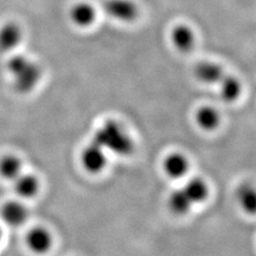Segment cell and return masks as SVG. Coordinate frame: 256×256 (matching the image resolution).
<instances>
[{
	"mask_svg": "<svg viewBox=\"0 0 256 256\" xmlns=\"http://www.w3.org/2000/svg\"><path fill=\"white\" fill-rule=\"evenodd\" d=\"M237 196H238L240 205L242 207V210L249 214H253L255 212V205H256V196H255V191L253 187L249 185L242 186L238 190Z\"/></svg>",
	"mask_w": 256,
	"mask_h": 256,
	"instance_id": "cell-18",
	"label": "cell"
},
{
	"mask_svg": "<svg viewBox=\"0 0 256 256\" xmlns=\"http://www.w3.org/2000/svg\"><path fill=\"white\" fill-rule=\"evenodd\" d=\"M102 9L110 18L123 24L134 22L140 15V8L134 0H106Z\"/></svg>",
	"mask_w": 256,
	"mask_h": 256,
	"instance_id": "cell-3",
	"label": "cell"
},
{
	"mask_svg": "<svg viewBox=\"0 0 256 256\" xmlns=\"http://www.w3.org/2000/svg\"><path fill=\"white\" fill-rule=\"evenodd\" d=\"M196 122L203 130L212 132L219 127L221 123V116L216 108L212 106H202L196 111Z\"/></svg>",
	"mask_w": 256,
	"mask_h": 256,
	"instance_id": "cell-16",
	"label": "cell"
},
{
	"mask_svg": "<svg viewBox=\"0 0 256 256\" xmlns=\"http://www.w3.org/2000/svg\"><path fill=\"white\" fill-rule=\"evenodd\" d=\"M164 171L172 180H178L189 172V160L182 153H171L164 160Z\"/></svg>",
	"mask_w": 256,
	"mask_h": 256,
	"instance_id": "cell-12",
	"label": "cell"
},
{
	"mask_svg": "<svg viewBox=\"0 0 256 256\" xmlns=\"http://www.w3.org/2000/svg\"><path fill=\"white\" fill-rule=\"evenodd\" d=\"M171 43L178 52H190L196 43V34L194 30L187 24H178L170 34Z\"/></svg>",
	"mask_w": 256,
	"mask_h": 256,
	"instance_id": "cell-6",
	"label": "cell"
},
{
	"mask_svg": "<svg viewBox=\"0 0 256 256\" xmlns=\"http://www.w3.org/2000/svg\"><path fill=\"white\" fill-rule=\"evenodd\" d=\"M70 22L78 28H90L98 20V10L88 2H79L72 6L68 12Z\"/></svg>",
	"mask_w": 256,
	"mask_h": 256,
	"instance_id": "cell-8",
	"label": "cell"
},
{
	"mask_svg": "<svg viewBox=\"0 0 256 256\" xmlns=\"http://www.w3.org/2000/svg\"><path fill=\"white\" fill-rule=\"evenodd\" d=\"M192 205H198L205 202L210 196V186L205 180L201 178H194L189 180L182 187Z\"/></svg>",
	"mask_w": 256,
	"mask_h": 256,
	"instance_id": "cell-13",
	"label": "cell"
},
{
	"mask_svg": "<svg viewBox=\"0 0 256 256\" xmlns=\"http://www.w3.org/2000/svg\"><path fill=\"white\" fill-rule=\"evenodd\" d=\"M13 190L20 200H30L38 196L41 189V182L34 174L22 173L13 182Z\"/></svg>",
	"mask_w": 256,
	"mask_h": 256,
	"instance_id": "cell-11",
	"label": "cell"
},
{
	"mask_svg": "<svg viewBox=\"0 0 256 256\" xmlns=\"http://www.w3.org/2000/svg\"><path fill=\"white\" fill-rule=\"evenodd\" d=\"M24 38V30L20 24L10 20L0 26V52H11L18 48Z\"/></svg>",
	"mask_w": 256,
	"mask_h": 256,
	"instance_id": "cell-7",
	"label": "cell"
},
{
	"mask_svg": "<svg viewBox=\"0 0 256 256\" xmlns=\"http://www.w3.org/2000/svg\"><path fill=\"white\" fill-rule=\"evenodd\" d=\"M218 86L221 98L226 102H236L242 93V82L233 75H224Z\"/></svg>",
	"mask_w": 256,
	"mask_h": 256,
	"instance_id": "cell-15",
	"label": "cell"
},
{
	"mask_svg": "<svg viewBox=\"0 0 256 256\" xmlns=\"http://www.w3.org/2000/svg\"><path fill=\"white\" fill-rule=\"evenodd\" d=\"M168 206H169L170 210L173 214L178 216L187 214L192 210V207H194V205H192L190 200L182 188L174 190L170 194Z\"/></svg>",
	"mask_w": 256,
	"mask_h": 256,
	"instance_id": "cell-17",
	"label": "cell"
},
{
	"mask_svg": "<svg viewBox=\"0 0 256 256\" xmlns=\"http://www.w3.org/2000/svg\"><path fill=\"white\" fill-rule=\"evenodd\" d=\"M13 88L20 94L34 91L42 79V68L38 63L20 54H13L6 62Z\"/></svg>",
	"mask_w": 256,
	"mask_h": 256,
	"instance_id": "cell-1",
	"label": "cell"
},
{
	"mask_svg": "<svg viewBox=\"0 0 256 256\" xmlns=\"http://www.w3.org/2000/svg\"><path fill=\"white\" fill-rule=\"evenodd\" d=\"M24 172V164L20 156L6 154L0 157V178L13 182Z\"/></svg>",
	"mask_w": 256,
	"mask_h": 256,
	"instance_id": "cell-14",
	"label": "cell"
},
{
	"mask_svg": "<svg viewBox=\"0 0 256 256\" xmlns=\"http://www.w3.org/2000/svg\"><path fill=\"white\" fill-rule=\"evenodd\" d=\"M29 218V210L22 200H10L0 207V220L10 228H20Z\"/></svg>",
	"mask_w": 256,
	"mask_h": 256,
	"instance_id": "cell-5",
	"label": "cell"
},
{
	"mask_svg": "<svg viewBox=\"0 0 256 256\" xmlns=\"http://www.w3.org/2000/svg\"><path fill=\"white\" fill-rule=\"evenodd\" d=\"M2 228L0 226V242H2Z\"/></svg>",
	"mask_w": 256,
	"mask_h": 256,
	"instance_id": "cell-19",
	"label": "cell"
},
{
	"mask_svg": "<svg viewBox=\"0 0 256 256\" xmlns=\"http://www.w3.org/2000/svg\"><path fill=\"white\" fill-rule=\"evenodd\" d=\"M80 162L88 173L98 174L105 170L107 166V152L92 141L84 148L80 154Z\"/></svg>",
	"mask_w": 256,
	"mask_h": 256,
	"instance_id": "cell-4",
	"label": "cell"
},
{
	"mask_svg": "<svg viewBox=\"0 0 256 256\" xmlns=\"http://www.w3.org/2000/svg\"><path fill=\"white\" fill-rule=\"evenodd\" d=\"M226 74L220 64L214 61H201L194 68V77L207 86H218Z\"/></svg>",
	"mask_w": 256,
	"mask_h": 256,
	"instance_id": "cell-10",
	"label": "cell"
},
{
	"mask_svg": "<svg viewBox=\"0 0 256 256\" xmlns=\"http://www.w3.org/2000/svg\"><path fill=\"white\" fill-rule=\"evenodd\" d=\"M93 142L98 143L106 152L118 156L130 155L134 150L132 136L122 124L114 120L106 121L95 132Z\"/></svg>",
	"mask_w": 256,
	"mask_h": 256,
	"instance_id": "cell-2",
	"label": "cell"
},
{
	"mask_svg": "<svg viewBox=\"0 0 256 256\" xmlns=\"http://www.w3.org/2000/svg\"><path fill=\"white\" fill-rule=\"evenodd\" d=\"M26 246L32 253L45 254L52 246V233L43 226L32 228L26 235Z\"/></svg>",
	"mask_w": 256,
	"mask_h": 256,
	"instance_id": "cell-9",
	"label": "cell"
}]
</instances>
